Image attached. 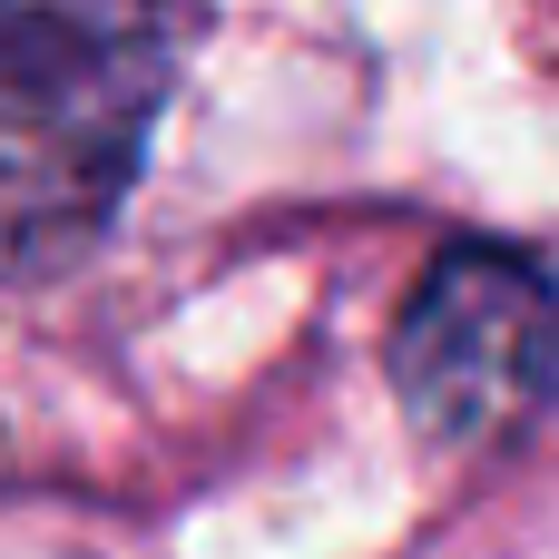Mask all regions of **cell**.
Returning a JSON list of instances; mask_svg holds the SVG:
<instances>
[{
    "mask_svg": "<svg viewBox=\"0 0 559 559\" xmlns=\"http://www.w3.org/2000/svg\"><path fill=\"white\" fill-rule=\"evenodd\" d=\"M187 39L167 10H0V285H49L118 226Z\"/></svg>",
    "mask_w": 559,
    "mask_h": 559,
    "instance_id": "obj_1",
    "label": "cell"
},
{
    "mask_svg": "<svg viewBox=\"0 0 559 559\" xmlns=\"http://www.w3.org/2000/svg\"><path fill=\"white\" fill-rule=\"evenodd\" d=\"M559 373V285L521 246H442L393 324V383L432 442H501Z\"/></svg>",
    "mask_w": 559,
    "mask_h": 559,
    "instance_id": "obj_2",
    "label": "cell"
}]
</instances>
